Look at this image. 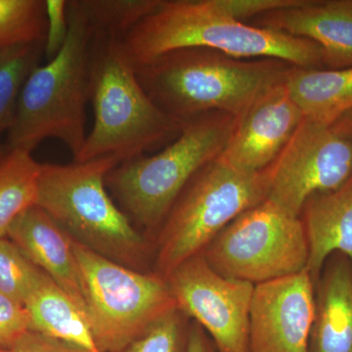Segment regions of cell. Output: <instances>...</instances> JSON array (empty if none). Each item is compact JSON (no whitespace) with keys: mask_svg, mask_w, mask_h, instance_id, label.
Masks as SVG:
<instances>
[{"mask_svg":"<svg viewBox=\"0 0 352 352\" xmlns=\"http://www.w3.org/2000/svg\"><path fill=\"white\" fill-rule=\"evenodd\" d=\"M294 67L270 58L240 59L207 48H184L136 66V73L157 107L186 122L214 112L240 119L283 85Z\"/></svg>","mask_w":352,"mask_h":352,"instance_id":"obj_1","label":"cell"},{"mask_svg":"<svg viewBox=\"0 0 352 352\" xmlns=\"http://www.w3.org/2000/svg\"><path fill=\"white\" fill-rule=\"evenodd\" d=\"M136 66L184 48H207L240 59H278L302 69H326L323 50L309 39L239 22L210 0H162L124 38Z\"/></svg>","mask_w":352,"mask_h":352,"instance_id":"obj_2","label":"cell"},{"mask_svg":"<svg viewBox=\"0 0 352 352\" xmlns=\"http://www.w3.org/2000/svg\"><path fill=\"white\" fill-rule=\"evenodd\" d=\"M94 124L74 162L113 157L120 163L177 138L185 122L161 110L139 82L124 38L94 32L89 55Z\"/></svg>","mask_w":352,"mask_h":352,"instance_id":"obj_3","label":"cell"},{"mask_svg":"<svg viewBox=\"0 0 352 352\" xmlns=\"http://www.w3.org/2000/svg\"><path fill=\"white\" fill-rule=\"evenodd\" d=\"M120 164L102 157L69 164H41L36 204L78 244L141 272H151L154 243L109 195L108 173Z\"/></svg>","mask_w":352,"mask_h":352,"instance_id":"obj_4","label":"cell"},{"mask_svg":"<svg viewBox=\"0 0 352 352\" xmlns=\"http://www.w3.org/2000/svg\"><path fill=\"white\" fill-rule=\"evenodd\" d=\"M69 34L62 50L25 80L6 151L32 153L45 139H57L76 159L87 138L89 55L94 29L78 6L68 1Z\"/></svg>","mask_w":352,"mask_h":352,"instance_id":"obj_5","label":"cell"},{"mask_svg":"<svg viewBox=\"0 0 352 352\" xmlns=\"http://www.w3.org/2000/svg\"><path fill=\"white\" fill-rule=\"evenodd\" d=\"M237 122L223 113L197 116L163 151L127 160L108 173L106 186L113 198L153 243L190 180L224 151Z\"/></svg>","mask_w":352,"mask_h":352,"instance_id":"obj_6","label":"cell"},{"mask_svg":"<svg viewBox=\"0 0 352 352\" xmlns=\"http://www.w3.org/2000/svg\"><path fill=\"white\" fill-rule=\"evenodd\" d=\"M267 168L249 173L217 157L196 173L173 206L154 240L153 272L166 279L201 254L236 217L266 200Z\"/></svg>","mask_w":352,"mask_h":352,"instance_id":"obj_7","label":"cell"},{"mask_svg":"<svg viewBox=\"0 0 352 352\" xmlns=\"http://www.w3.org/2000/svg\"><path fill=\"white\" fill-rule=\"evenodd\" d=\"M74 240V239H73ZM88 323L101 352H118L176 307L157 273L131 270L74 240Z\"/></svg>","mask_w":352,"mask_h":352,"instance_id":"obj_8","label":"cell"},{"mask_svg":"<svg viewBox=\"0 0 352 352\" xmlns=\"http://www.w3.org/2000/svg\"><path fill=\"white\" fill-rule=\"evenodd\" d=\"M201 254L222 276L256 286L307 270L309 250L300 217L265 200L236 217Z\"/></svg>","mask_w":352,"mask_h":352,"instance_id":"obj_9","label":"cell"},{"mask_svg":"<svg viewBox=\"0 0 352 352\" xmlns=\"http://www.w3.org/2000/svg\"><path fill=\"white\" fill-rule=\"evenodd\" d=\"M267 171L266 200L300 217L309 197L351 179V134L340 120L324 124L305 119Z\"/></svg>","mask_w":352,"mask_h":352,"instance_id":"obj_10","label":"cell"},{"mask_svg":"<svg viewBox=\"0 0 352 352\" xmlns=\"http://www.w3.org/2000/svg\"><path fill=\"white\" fill-rule=\"evenodd\" d=\"M176 307L205 329L217 352H250L254 285L215 272L199 254L166 278Z\"/></svg>","mask_w":352,"mask_h":352,"instance_id":"obj_11","label":"cell"},{"mask_svg":"<svg viewBox=\"0 0 352 352\" xmlns=\"http://www.w3.org/2000/svg\"><path fill=\"white\" fill-rule=\"evenodd\" d=\"M315 286L307 270L254 286L250 352H308Z\"/></svg>","mask_w":352,"mask_h":352,"instance_id":"obj_12","label":"cell"},{"mask_svg":"<svg viewBox=\"0 0 352 352\" xmlns=\"http://www.w3.org/2000/svg\"><path fill=\"white\" fill-rule=\"evenodd\" d=\"M285 82L261 97L238 119L219 156L222 161L249 173H261L274 163L305 120Z\"/></svg>","mask_w":352,"mask_h":352,"instance_id":"obj_13","label":"cell"},{"mask_svg":"<svg viewBox=\"0 0 352 352\" xmlns=\"http://www.w3.org/2000/svg\"><path fill=\"white\" fill-rule=\"evenodd\" d=\"M252 22L318 44L326 69L352 67V0H300Z\"/></svg>","mask_w":352,"mask_h":352,"instance_id":"obj_14","label":"cell"},{"mask_svg":"<svg viewBox=\"0 0 352 352\" xmlns=\"http://www.w3.org/2000/svg\"><path fill=\"white\" fill-rule=\"evenodd\" d=\"M6 237L85 314L73 238L50 214L32 206L15 219Z\"/></svg>","mask_w":352,"mask_h":352,"instance_id":"obj_15","label":"cell"},{"mask_svg":"<svg viewBox=\"0 0 352 352\" xmlns=\"http://www.w3.org/2000/svg\"><path fill=\"white\" fill-rule=\"evenodd\" d=\"M308 352H352V263L329 256L315 285V311Z\"/></svg>","mask_w":352,"mask_h":352,"instance_id":"obj_16","label":"cell"},{"mask_svg":"<svg viewBox=\"0 0 352 352\" xmlns=\"http://www.w3.org/2000/svg\"><path fill=\"white\" fill-rule=\"evenodd\" d=\"M300 219L309 250L307 271L315 286L331 254L340 252L352 263V176L340 188L309 197Z\"/></svg>","mask_w":352,"mask_h":352,"instance_id":"obj_17","label":"cell"},{"mask_svg":"<svg viewBox=\"0 0 352 352\" xmlns=\"http://www.w3.org/2000/svg\"><path fill=\"white\" fill-rule=\"evenodd\" d=\"M25 307L31 331L89 352H101L85 312L43 271Z\"/></svg>","mask_w":352,"mask_h":352,"instance_id":"obj_18","label":"cell"},{"mask_svg":"<svg viewBox=\"0 0 352 352\" xmlns=\"http://www.w3.org/2000/svg\"><path fill=\"white\" fill-rule=\"evenodd\" d=\"M285 85L305 119L332 124L352 111V67L344 69L294 67L287 76Z\"/></svg>","mask_w":352,"mask_h":352,"instance_id":"obj_19","label":"cell"},{"mask_svg":"<svg viewBox=\"0 0 352 352\" xmlns=\"http://www.w3.org/2000/svg\"><path fill=\"white\" fill-rule=\"evenodd\" d=\"M41 164L32 153L6 151L0 160V239L15 219L36 204Z\"/></svg>","mask_w":352,"mask_h":352,"instance_id":"obj_20","label":"cell"},{"mask_svg":"<svg viewBox=\"0 0 352 352\" xmlns=\"http://www.w3.org/2000/svg\"><path fill=\"white\" fill-rule=\"evenodd\" d=\"M43 54V41L21 44L0 52V134L12 126L21 90Z\"/></svg>","mask_w":352,"mask_h":352,"instance_id":"obj_21","label":"cell"},{"mask_svg":"<svg viewBox=\"0 0 352 352\" xmlns=\"http://www.w3.org/2000/svg\"><path fill=\"white\" fill-rule=\"evenodd\" d=\"M45 0H0V52L45 41Z\"/></svg>","mask_w":352,"mask_h":352,"instance_id":"obj_22","label":"cell"},{"mask_svg":"<svg viewBox=\"0 0 352 352\" xmlns=\"http://www.w3.org/2000/svg\"><path fill=\"white\" fill-rule=\"evenodd\" d=\"M162 0H78L94 31L124 36L148 15Z\"/></svg>","mask_w":352,"mask_h":352,"instance_id":"obj_23","label":"cell"},{"mask_svg":"<svg viewBox=\"0 0 352 352\" xmlns=\"http://www.w3.org/2000/svg\"><path fill=\"white\" fill-rule=\"evenodd\" d=\"M41 274L12 241L0 239V293L25 305Z\"/></svg>","mask_w":352,"mask_h":352,"instance_id":"obj_24","label":"cell"},{"mask_svg":"<svg viewBox=\"0 0 352 352\" xmlns=\"http://www.w3.org/2000/svg\"><path fill=\"white\" fill-rule=\"evenodd\" d=\"M191 319L175 307L118 352H187Z\"/></svg>","mask_w":352,"mask_h":352,"instance_id":"obj_25","label":"cell"},{"mask_svg":"<svg viewBox=\"0 0 352 352\" xmlns=\"http://www.w3.org/2000/svg\"><path fill=\"white\" fill-rule=\"evenodd\" d=\"M31 331L25 305L0 293V347L9 349Z\"/></svg>","mask_w":352,"mask_h":352,"instance_id":"obj_26","label":"cell"},{"mask_svg":"<svg viewBox=\"0 0 352 352\" xmlns=\"http://www.w3.org/2000/svg\"><path fill=\"white\" fill-rule=\"evenodd\" d=\"M46 25L44 54L47 61L56 56L64 47L69 34L68 1L45 0Z\"/></svg>","mask_w":352,"mask_h":352,"instance_id":"obj_27","label":"cell"},{"mask_svg":"<svg viewBox=\"0 0 352 352\" xmlns=\"http://www.w3.org/2000/svg\"><path fill=\"white\" fill-rule=\"evenodd\" d=\"M300 0H210L219 12L239 22L256 19L263 14L295 6Z\"/></svg>","mask_w":352,"mask_h":352,"instance_id":"obj_28","label":"cell"},{"mask_svg":"<svg viewBox=\"0 0 352 352\" xmlns=\"http://www.w3.org/2000/svg\"><path fill=\"white\" fill-rule=\"evenodd\" d=\"M6 352H89L69 342L29 331Z\"/></svg>","mask_w":352,"mask_h":352,"instance_id":"obj_29","label":"cell"},{"mask_svg":"<svg viewBox=\"0 0 352 352\" xmlns=\"http://www.w3.org/2000/svg\"><path fill=\"white\" fill-rule=\"evenodd\" d=\"M187 352H217L214 342L205 329L193 320L190 324Z\"/></svg>","mask_w":352,"mask_h":352,"instance_id":"obj_30","label":"cell"},{"mask_svg":"<svg viewBox=\"0 0 352 352\" xmlns=\"http://www.w3.org/2000/svg\"><path fill=\"white\" fill-rule=\"evenodd\" d=\"M340 120L342 122V124H344V126H346V129L347 131H349V133H351L352 136V111H351V112L346 113V115L342 116Z\"/></svg>","mask_w":352,"mask_h":352,"instance_id":"obj_31","label":"cell"},{"mask_svg":"<svg viewBox=\"0 0 352 352\" xmlns=\"http://www.w3.org/2000/svg\"><path fill=\"white\" fill-rule=\"evenodd\" d=\"M6 150L3 149V147H1V146H0V160L2 159V157H3L4 155H6Z\"/></svg>","mask_w":352,"mask_h":352,"instance_id":"obj_32","label":"cell"},{"mask_svg":"<svg viewBox=\"0 0 352 352\" xmlns=\"http://www.w3.org/2000/svg\"><path fill=\"white\" fill-rule=\"evenodd\" d=\"M0 352H6V349H3L0 347Z\"/></svg>","mask_w":352,"mask_h":352,"instance_id":"obj_33","label":"cell"}]
</instances>
